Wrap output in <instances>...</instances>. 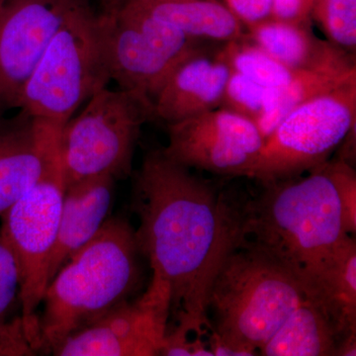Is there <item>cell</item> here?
Wrapping results in <instances>:
<instances>
[{
    "instance_id": "cell-19",
    "label": "cell",
    "mask_w": 356,
    "mask_h": 356,
    "mask_svg": "<svg viewBox=\"0 0 356 356\" xmlns=\"http://www.w3.org/2000/svg\"><path fill=\"white\" fill-rule=\"evenodd\" d=\"M308 297L322 307L339 341L356 332V243L353 236L344 238Z\"/></svg>"
},
{
    "instance_id": "cell-14",
    "label": "cell",
    "mask_w": 356,
    "mask_h": 356,
    "mask_svg": "<svg viewBox=\"0 0 356 356\" xmlns=\"http://www.w3.org/2000/svg\"><path fill=\"white\" fill-rule=\"evenodd\" d=\"M232 69L219 51L205 46L177 65L153 102L156 119L166 124L219 108Z\"/></svg>"
},
{
    "instance_id": "cell-27",
    "label": "cell",
    "mask_w": 356,
    "mask_h": 356,
    "mask_svg": "<svg viewBox=\"0 0 356 356\" xmlns=\"http://www.w3.org/2000/svg\"><path fill=\"white\" fill-rule=\"evenodd\" d=\"M315 0H273V19L288 22H311Z\"/></svg>"
},
{
    "instance_id": "cell-3",
    "label": "cell",
    "mask_w": 356,
    "mask_h": 356,
    "mask_svg": "<svg viewBox=\"0 0 356 356\" xmlns=\"http://www.w3.org/2000/svg\"><path fill=\"white\" fill-rule=\"evenodd\" d=\"M142 257L130 222L109 218L47 285L39 315L41 351L51 353L70 334L133 299L142 285Z\"/></svg>"
},
{
    "instance_id": "cell-9",
    "label": "cell",
    "mask_w": 356,
    "mask_h": 356,
    "mask_svg": "<svg viewBox=\"0 0 356 356\" xmlns=\"http://www.w3.org/2000/svg\"><path fill=\"white\" fill-rule=\"evenodd\" d=\"M65 189L58 151L36 184L0 220V235L19 267L23 321L36 353L41 351L38 309L48 285Z\"/></svg>"
},
{
    "instance_id": "cell-5",
    "label": "cell",
    "mask_w": 356,
    "mask_h": 356,
    "mask_svg": "<svg viewBox=\"0 0 356 356\" xmlns=\"http://www.w3.org/2000/svg\"><path fill=\"white\" fill-rule=\"evenodd\" d=\"M110 81L99 14L86 4L51 39L23 88L17 108L63 128Z\"/></svg>"
},
{
    "instance_id": "cell-23",
    "label": "cell",
    "mask_w": 356,
    "mask_h": 356,
    "mask_svg": "<svg viewBox=\"0 0 356 356\" xmlns=\"http://www.w3.org/2000/svg\"><path fill=\"white\" fill-rule=\"evenodd\" d=\"M330 42L355 55L356 0H315L311 11Z\"/></svg>"
},
{
    "instance_id": "cell-25",
    "label": "cell",
    "mask_w": 356,
    "mask_h": 356,
    "mask_svg": "<svg viewBox=\"0 0 356 356\" xmlns=\"http://www.w3.org/2000/svg\"><path fill=\"white\" fill-rule=\"evenodd\" d=\"M334 170L344 228L348 235L356 233V172L355 168L339 159H334Z\"/></svg>"
},
{
    "instance_id": "cell-7",
    "label": "cell",
    "mask_w": 356,
    "mask_h": 356,
    "mask_svg": "<svg viewBox=\"0 0 356 356\" xmlns=\"http://www.w3.org/2000/svg\"><path fill=\"white\" fill-rule=\"evenodd\" d=\"M99 23L110 79L152 99L177 65L203 47L125 1L105 0Z\"/></svg>"
},
{
    "instance_id": "cell-2",
    "label": "cell",
    "mask_w": 356,
    "mask_h": 356,
    "mask_svg": "<svg viewBox=\"0 0 356 356\" xmlns=\"http://www.w3.org/2000/svg\"><path fill=\"white\" fill-rule=\"evenodd\" d=\"M262 185L259 195L243 203L241 248L277 262L310 296L350 236L344 228L334 159L305 177Z\"/></svg>"
},
{
    "instance_id": "cell-24",
    "label": "cell",
    "mask_w": 356,
    "mask_h": 356,
    "mask_svg": "<svg viewBox=\"0 0 356 356\" xmlns=\"http://www.w3.org/2000/svg\"><path fill=\"white\" fill-rule=\"evenodd\" d=\"M266 92V88L261 84L232 70L220 107L257 124L264 112Z\"/></svg>"
},
{
    "instance_id": "cell-29",
    "label": "cell",
    "mask_w": 356,
    "mask_h": 356,
    "mask_svg": "<svg viewBox=\"0 0 356 356\" xmlns=\"http://www.w3.org/2000/svg\"><path fill=\"white\" fill-rule=\"evenodd\" d=\"M4 1H6V0H0V8L3 6Z\"/></svg>"
},
{
    "instance_id": "cell-18",
    "label": "cell",
    "mask_w": 356,
    "mask_h": 356,
    "mask_svg": "<svg viewBox=\"0 0 356 356\" xmlns=\"http://www.w3.org/2000/svg\"><path fill=\"white\" fill-rule=\"evenodd\" d=\"M339 336L315 300L305 296L259 350L262 356H336Z\"/></svg>"
},
{
    "instance_id": "cell-28",
    "label": "cell",
    "mask_w": 356,
    "mask_h": 356,
    "mask_svg": "<svg viewBox=\"0 0 356 356\" xmlns=\"http://www.w3.org/2000/svg\"><path fill=\"white\" fill-rule=\"evenodd\" d=\"M356 355V332L343 337L337 344L336 356Z\"/></svg>"
},
{
    "instance_id": "cell-21",
    "label": "cell",
    "mask_w": 356,
    "mask_h": 356,
    "mask_svg": "<svg viewBox=\"0 0 356 356\" xmlns=\"http://www.w3.org/2000/svg\"><path fill=\"white\" fill-rule=\"evenodd\" d=\"M35 353L23 321L19 267L13 250L0 235V356Z\"/></svg>"
},
{
    "instance_id": "cell-8",
    "label": "cell",
    "mask_w": 356,
    "mask_h": 356,
    "mask_svg": "<svg viewBox=\"0 0 356 356\" xmlns=\"http://www.w3.org/2000/svg\"><path fill=\"white\" fill-rule=\"evenodd\" d=\"M356 125V79L293 109L264 140L248 178L299 177L329 161Z\"/></svg>"
},
{
    "instance_id": "cell-11",
    "label": "cell",
    "mask_w": 356,
    "mask_h": 356,
    "mask_svg": "<svg viewBox=\"0 0 356 356\" xmlns=\"http://www.w3.org/2000/svg\"><path fill=\"white\" fill-rule=\"evenodd\" d=\"M170 317V293L152 278L142 296L117 306L92 324L70 334L51 353L58 356L161 355Z\"/></svg>"
},
{
    "instance_id": "cell-17",
    "label": "cell",
    "mask_w": 356,
    "mask_h": 356,
    "mask_svg": "<svg viewBox=\"0 0 356 356\" xmlns=\"http://www.w3.org/2000/svg\"><path fill=\"white\" fill-rule=\"evenodd\" d=\"M199 41L228 43L245 36L242 23L220 0H121Z\"/></svg>"
},
{
    "instance_id": "cell-10",
    "label": "cell",
    "mask_w": 356,
    "mask_h": 356,
    "mask_svg": "<svg viewBox=\"0 0 356 356\" xmlns=\"http://www.w3.org/2000/svg\"><path fill=\"white\" fill-rule=\"evenodd\" d=\"M168 158L225 177H248L266 140L254 122L221 107L168 124Z\"/></svg>"
},
{
    "instance_id": "cell-12",
    "label": "cell",
    "mask_w": 356,
    "mask_h": 356,
    "mask_svg": "<svg viewBox=\"0 0 356 356\" xmlns=\"http://www.w3.org/2000/svg\"><path fill=\"white\" fill-rule=\"evenodd\" d=\"M90 0H6L0 8V114L21 93L51 39Z\"/></svg>"
},
{
    "instance_id": "cell-30",
    "label": "cell",
    "mask_w": 356,
    "mask_h": 356,
    "mask_svg": "<svg viewBox=\"0 0 356 356\" xmlns=\"http://www.w3.org/2000/svg\"><path fill=\"white\" fill-rule=\"evenodd\" d=\"M110 1H121V0H110Z\"/></svg>"
},
{
    "instance_id": "cell-15",
    "label": "cell",
    "mask_w": 356,
    "mask_h": 356,
    "mask_svg": "<svg viewBox=\"0 0 356 356\" xmlns=\"http://www.w3.org/2000/svg\"><path fill=\"white\" fill-rule=\"evenodd\" d=\"M115 181L109 175H99L65 187L57 240L49 264L48 283L109 219Z\"/></svg>"
},
{
    "instance_id": "cell-13",
    "label": "cell",
    "mask_w": 356,
    "mask_h": 356,
    "mask_svg": "<svg viewBox=\"0 0 356 356\" xmlns=\"http://www.w3.org/2000/svg\"><path fill=\"white\" fill-rule=\"evenodd\" d=\"M60 130L23 110L13 117L0 114V220L58 153Z\"/></svg>"
},
{
    "instance_id": "cell-4",
    "label": "cell",
    "mask_w": 356,
    "mask_h": 356,
    "mask_svg": "<svg viewBox=\"0 0 356 356\" xmlns=\"http://www.w3.org/2000/svg\"><path fill=\"white\" fill-rule=\"evenodd\" d=\"M305 296L284 267L252 248H238L222 262L208 294L213 353L259 355Z\"/></svg>"
},
{
    "instance_id": "cell-26",
    "label": "cell",
    "mask_w": 356,
    "mask_h": 356,
    "mask_svg": "<svg viewBox=\"0 0 356 356\" xmlns=\"http://www.w3.org/2000/svg\"><path fill=\"white\" fill-rule=\"evenodd\" d=\"M231 13L247 27L273 19V0H225Z\"/></svg>"
},
{
    "instance_id": "cell-6",
    "label": "cell",
    "mask_w": 356,
    "mask_h": 356,
    "mask_svg": "<svg viewBox=\"0 0 356 356\" xmlns=\"http://www.w3.org/2000/svg\"><path fill=\"white\" fill-rule=\"evenodd\" d=\"M156 119L153 99L139 91L107 88L88 100L58 135L65 188L86 178L109 175L125 179L143 126Z\"/></svg>"
},
{
    "instance_id": "cell-1",
    "label": "cell",
    "mask_w": 356,
    "mask_h": 356,
    "mask_svg": "<svg viewBox=\"0 0 356 356\" xmlns=\"http://www.w3.org/2000/svg\"><path fill=\"white\" fill-rule=\"evenodd\" d=\"M132 210L143 257L170 293L177 324L202 337L210 327L207 302L222 262L242 247L243 204L161 149L146 154L133 185Z\"/></svg>"
},
{
    "instance_id": "cell-20",
    "label": "cell",
    "mask_w": 356,
    "mask_h": 356,
    "mask_svg": "<svg viewBox=\"0 0 356 356\" xmlns=\"http://www.w3.org/2000/svg\"><path fill=\"white\" fill-rule=\"evenodd\" d=\"M356 79V70L299 72L287 86L266 88L264 112L257 126L264 140L293 109Z\"/></svg>"
},
{
    "instance_id": "cell-16",
    "label": "cell",
    "mask_w": 356,
    "mask_h": 356,
    "mask_svg": "<svg viewBox=\"0 0 356 356\" xmlns=\"http://www.w3.org/2000/svg\"><path fill=\"white\" fill-rule=\"evenodd\" d=\"M248 38L289 69L298 72L356 70L355 55L318 38L311 22L269 19L248 27Z\"/></svg>"
},
{
    "instance_id": "cell-22",
    "label": "cell",
    "mask_w": 356,
    "mask_h": 356,
    "mask_svg": "<svg viewBox=\"0 0 356 356\" xmlns=\"http://www.w3.org/2000/svg\"><path fill=\"white\" fill-rule=\"evenodd\" d=\"M221 51L232 70L266 88H283L299 72L271 57L245 35L222 44Z\"/></svg>"
}]
</instances>
